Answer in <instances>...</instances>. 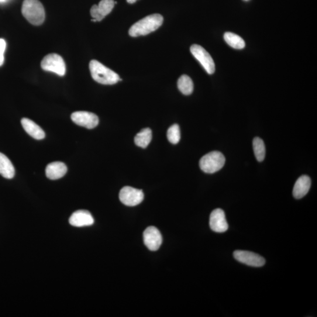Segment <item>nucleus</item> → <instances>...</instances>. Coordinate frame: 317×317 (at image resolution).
<instances>
[{
	"mask_svg": "<svg viewBox=\"0 0 317 317\" xmlns=\"http://www.w3.org/2000/svg\"><path fill=\"white\" fill-rule=\"evenodd\" d=\"M194 82L187 75L181 76L178 81V87L183 94L189 95L194 91Z\"/></svg>",
	"mask_w": 317,
	"mask_h": 317,
	"instance_id": "obj_19",
	"label": "nucleus"
},
{
	"mask_svg": "<svg viewBox=\"0 0 317 317\" xmlns=\"http://www.w3.org/2000/svg\"><path fill=\"white\" fill-rule=\"evenodd\" d=\"M253 150L257 160L258 162L264 161L266 156V147L263 140L260 137H256L253 141Z\"/></svg>",
	"mask_w": 317,
	"mask_h": 317,
	"instance_id": "obj_21",
	"label": "nucleus"
},
{
	"mask_svg": "<svg viewBox=\"0 0 317 317\" xmlns=\"http://www.w3.org/2000/svg\"><path fill=\"white\" fill-rule=\"evenodd\" d=\"M0 175L8 179L13 178L15 175V169L12 162L5 154L1 152H0Z\"/></svg>",
	"mask_w": 317,
	"mask_h": 317,
	"instance_id": "obj_17",
	"label": "nucleus"
},
{
	"mask_svg": "<svg viewBox=\"0 0 317 317\" xmlns=\"http://www.w3.org/2000/svg\"><path fill=\"white\" fill-rule=\"evenodd\" d=\"M115 5V2L113 0H102L98 6H93L91 9L92 22H101L112 12Z\"/></svg>",
	"mask_w": 317,
	"mask_h": 317,
	"instance_id": "obj_12",
	"label": "nucleus"
},
{
	"mask_svg": "<svg viewBox=\"0 0 317 317\" xmlns=\"http://www.w3.org/2000/svg\"><path fill=\"white\" fill-rule=\"evenodd\" d=\"M311 179L306 175H302L298 179L294 185L293 192L294 197L299 199L308 194L310 187H311Z\"/></svg>",
	"mask_w": 317,
	"mask_h": 317,
	"instance_id": "obj_14",
	"label": "nucleus"
},
{
	"mask_svg": "<svg viewBox=\"0 0 317 317\" xmlns=\"http://www.w3.org/2000/svg\"><path fill=\"white\" fill-rule=\"evenodd\" d=\"M89 70L92 78L99 84L113 85L119 81H122L118 74L110 70L98 61L92 60L90 62Z\"/></svg>",
	"mask_w": 317,
	"mask_h": 317,
	"instance_id": "obj_2",
	"label": "nucleus"
},
{
	"mask_svg": "<svg viewBox=\"0 0 317 317\" xmlns=\"http://www.w3.org/2000/svg\"><path fill=\"white\" fill-rule=\"evenodd\" d=\"M245 1H249V0H245Z\"/></svg>",
	"mask_w": 317,
	"mask_h": 317,
	"instance_id": "obj_26",
	"label": "nucleus"
},
{
	"mask_svg": "<svg viewBox=\"0 0 317 317\" xmlns=\"http://www.w3.org/2000/svg\"><path fill=\"white\" fill-rule=\"evenodd\" d=\"M233 256L238 261L251 267H260L266 263V260L263 257L249 251L236 250L234 251Z\"/></svg>",
	"mask_w": 317,
	"mask_h": 317,
	"instance_id": "obj_8",
	"label": "nucleus"
},
{
	"mask_svg": "<svg viewBox=\"0 0 317 317\" xmlns=\"http://www.w3.org/2000/svg\"><path fill=\"white\" fill-rule=\"evenodd\" d=\"M226 158L220 151H213L203 156L200 160L201 170L207 174H214L218 172L225 164Z\"/></svg>",
	"mask_w": 317,
	"mask_h": 317,
	"instance_id": "obj_4",
	"label": "nucleus"
},
{
	"mask_svg": "<svg viewBox=\"0 0 317 317\" xmlns=\"http://www.w3.org/2000/svg\"><path fill=\"white\" fill-rule=\"evenodd\" d=\"M21 122H22L24 129L33 138L41 140L46 137V133L43 129L32 120L24 118L22 119Z\"/></svg>",
	"mask_w": 317,
	"mask_h": 317,
	"instance_id": "obj_15",
	"label": "nucleus"
},
{
	"mask_svg": "<svg viewBox=\"0 0 317 317\" xmlns=\"http://www.w3.org/2000/svg\"><path fill=\"white\" fill-rule=\"evenodd\" d=\"M67 167L61 162H55L47 165L46 170L47 177L51 180H57L66 174Z\"/></svg>",
	"mask_w": 317,
	"mask_h": 317,
	"instance_id": "obj_16",
	"label": "nucleus"
},
{
	"mask_svg": "<svg viewBox=\"0 0 317 317\" xmlns=\"http://www.w3.org/2000/svg\"><path fill=\"white\" fill-rule=\"evenodd\" d=\"M225 39L227 44L234 49L241 50L245 47L246 44L242 37L237 35V34L227 32L224 35Z\"/></svg>",
	"mask_w": 317,
	"mask_h": 317,
	"instance_id": "obj_20",
	"label": "nucleus"
},
{
	"mask_svg": "<svg viewBox=\"0 0 317 317\" xmlns=\"http://www.w3.org/2000/svg\"><path fill=\"white\" fill-rule=\"evenodd\" d=\"M41 67L44 71L54 72L63 77L66 72V65L63 58L57 54H50L41 61Z\"/></svg>",
	"mask_w": 317,
	"mask_h": 317,
	"instance_id": "obj_5",
	"label": "nucleus"
},
{
	"mask_svg": "<svg viewBox=\"0 0 317 317\" xmlns=\"http://www.w3.org/2000/svg\"><path fill=\"white\" fill-rule=\"evenodd\" d=\"M191 52L209 74H213L215 71V64L208 52L199 45H192Z\"/></svg>",
	"mask_w": 317,
	"mask_h": 317,
	"instance_id": "obj_6",
	"label": "nucleus"
},
{
	"mask_svg": "<svg viewBox=\"0 0 317 317\" xmlns=\"http://www.w3.org/2000/svg\"><path fill=\"white\" fill-rule=\"evenodd\" d=\"M69 222L72 226L81 227L92 225L94 223V219L87 210H79L71 216Z\"/></svg>",
	"mask_w": 317,
	"mask_h": 317,
	"instance_id": "obj_13",
	"label": "nucleus"
},
{
	"mask_svg": "<svg viewBox=\"0 0 317 317\" xmlns=\"http://www.w3.org/2000/svg\"><path fill=\"white\" fill-rule=\"evenodd\" d=\"M167 137L172 144H177L181 140V129L178 124L172 125L168 130Z\"/></svg>",
	"mask_w": 317,
	"mask_h": 317,
	"instance_id": "obj_22",
	"label": "nucleus"
},
{
	"mask_svg": "<svg viewBox=\"0 0 317 317\" xmlns=\"http://www.w3.org/2000/svg\"><path fill=\"white\" fill-rule=\"evenodd\" d=\"M143 241L148 249L156 251L163 243V236L156 227L149 226L144 231Z\"/></svg>",
	"mask_w": 317,
	"mask_h": 317,
	"instance_id": "obj_10",
	"label": "nucleus"
},
{
	"mask_svg": "<svg viewBox=\"0 0 317 317\" xmlns=\"http://www.w3.org/2000/svg\"><path fill=\"white\" fill-rule=\"evenodd\" d=\"M22 14L29 23L34 26L41 25L46 16L44 6L39 0H24Z\"/></svg>",
	"mask_w": 317,
	"mask_h": 317,
	"instance_id": "obj_3",
	"label": "nucleus"
},
{
	"mask_svg": "<svg viewBox=\"0 0 317 317\" xmlns=\"http://www.w3.org/2000/svg\"><path fill=\"white\" fill-rule=\"evenodd\" d=\"M6 42L4 39H0V67L4 64V54L6 48Z\"/></svg>",
	"mask_w": 317,
	"mask_h": 317,
	"instance_id": "obj_23",
	"label": "nucleus"
},
{
	"mask_svg": "<svg viewBox=\"0 0 317 317\" xmlns=\"http://www.w3.org/2000/svg\"><path fill=\"white\" fill-rule=\"evenodd\" d=\"M210 229L216 233H224L229 229L225 212L221 209H216L210 216Z\"/></svg>",
	"mask_w": 317,
	"mask_h": 317,
	"instance_id": "obj_11",
	"label": "nucleus"
},
{
	"mask_svg": "<svg viewBox=\"0 0 317 317\" xmlns=\"http://www.w3.org/2000/svg\"><path fill=\"white\" fill-rule=\"evenodd\" d=\"M152 138V132L150 128L141 130L135 137V143L137 146L146 148L149 145Z\"/></svg>",
	"mask_w": 317,
	"mask_h": 317,
	"instance_id": "obj_18",
	"label": "nucleus"
},
{
	"mask_svg": "<svg viewBox=\"0 0 317 317\" xmlns=\"http://www.w3.org/2000/svg\"><path fill=\"white\" fill-rule=\"evenodd\" d=\"M143 191L132 187H123L119 193L120 202L127 206L138 205L143 201Z\"/></svg>",
	"mask_w": 317,
	"mask_h": 317,
	"instance_id": "obj_7",
	"label": "nucleus"
},
{
	"mask_svg": "<svg viewBox=\"0 0 317 317\" xmlns=\"http://www.w3.org/2000/svg\"><path fill=\"white\" fill-rule=\"evenodd\" d=\"M7 1V0H0V3H5Z\"/></svg>",
	"mask_w": 317,
	"mask_h": 317,
	"instance_id": "obj_25",
	"label": "nucleus"
},
{
	"mask_svg": "<svg viewBox=\"0 0 317 317\" xmlns=\"http://www.w3.org/2000/svg\"><path fill=\"white\" fill-rule=\"evenodd\" d=\"M126 1L129 3V4H133V3H135L137 0H126Z\"/></svg>",
	"mask_w": 317,
	"mask_h": 317,
	"instance_id": "obj_24",
	"label": "nucleus"
},
{
	"mask_svg": "<svg viewBox=\"0 0 317 317\" xmlns=\"http://www.w3.org/2000/svg\"><path fill=\"white\" fill-rule=\"evenodd\" d=\"M71 119L77 125L91 129L97 126L99 118L95 113L86 111H77L72 113Z\"/></svg>",
	"mask_w": 317,
	"mask_h": 317,
	"instance_id": "obj_9",
	"label": "nucleus"
},
{
	"mask_svg": "<svg viewBox=\"0 0 317 317\" xmlns=\"http://www.w3.org/2000/svg\"><path fill=\"white\" fill-rule=\"evenodd\" d=\"M164 17L158 14H154L144 17L130 27L129 34L131 37L146 36L154 32L162 26Z\"/></svg>",
	"mask_w": 317,
	"mask_h": 317,
	"instance_id": "obj_1",
	"label": "nucleus"
}]
</instances>
